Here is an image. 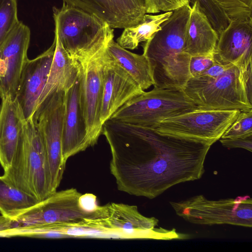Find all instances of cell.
I'll list each match as a JSON object with an SVG mask.
<instances>
[{
  "mask_svg": "<svg viewBox=\"0 0 252 252\" xmlns=\"http://www.w3.org/2000/svg\"><path fill=\"white\" fill-rule=\"evenodd\" d=\"M101 134L110 146V170L118 189L149 199L200 179L211 146L110 119L102 125Z\"/></svg>",
  "mask_w": 252,
  "mask_h": 252,
  "instance_id": "obj_1",
  "label": "cell"
},
{
  "mask_svg": "<svg viewBox=\"0 0 252 252\" xmlns=\"http://www.w3.org/2000/svg\"><path fill=\"white\" fill-rule=\"evenodd\" d=\"M191 5L173 11L161 29L143 46V53L153 70L154 86L182 89L191 78L190 56L184 51L185 39Z\"/></svg>",
  "mask_w": 252,
  "mask_h": 252,
  "instance_id": "obj_2",
  "label": "cell"
},
{
  "mask_svg": "<svg viewBox=\"0 0 252 252\" xmlns=\"http://www.w3.org/2000/svg\"><path fill=\"white\" fill-rule=\"evenodd\" d=\"M3 176L39 202L53 194L44 145L33 118L26 121L22 139Z\"/></svg>",
  "mask_w": 252,
  "mask_h": 252,
  "instance_id": "obj_3",
  "label": "cell"
},
{
  "mask_svg": "<svg viewBox=\"0 0 252 252\" xmlns=\"http://www.w3.org/2000/svg\"><path fill=\"white\" fill-rule=\"evenodd\" d=\"M109 36L70 56L74 60L80 80V98L87 127V145L93 146L102 133L100 112L102 94V73L109 41Z\"/></svg>",
  "mask_w": 252,
  "mask_h": 252,
  "instance_id": "obj_4",
  "label": "cell"
},
{
  "mask_svg": "<svg viewBox=\"0 0 252 252\" xmlns=\"http://www.w3.org/2000/svg\"><path fill=\"white\" fill-rule=\"evenodd\" d=\"M182 90L198 108L252 110L243 72L233 64L216 75L190 78Z\"/></svg>",
  "mask_w": 252,
  "mask_h": 252,
  "instance_id": "obj_5",
  "label": "cell"
},
{
  "mask_svg": "<svg viewBox=\"0 0 252 252\" xmlns=\"http://www.w3.org/2000/svg\"><path fill=\"white\" fill-rule=\"evenodd\" d=\"M197 108L182 89L154 86L133 97L110 118L123 123L155 128L166 119Z\"/></svg>",
  "mask_w": 252,
  "mask_h": 252,
  "instance_id": "obj_6",
  "label": "cell"
},
{
  "mask_svg": "<svg viewBox=\"0 0 252 252\" xmlns=\"http://www.w3.org/2000/svg\"><path fill=\"white\" fill-rule=\"evenodd\" d=\"M169 203L177 215L191 223L252 226V199L248 195L214 200L200 194Z\"/></svg>",
  "mask_w": 252,
  "mask_h": 252,
  "instance_id": "obj_7",
  "label": "cell"
},
{
  "mask_svg": "<svg viewBox=\"0 0 252 252\" xmlns=\"http://www.w3.org/2000/svg\"><path fill=\"white\" fill-rule=\"evenodd\" d=\"M81 193L75 189L56 191L14 219L18 227L57 224L63 226L87 227L89 219L101 215V206L88 212L79 204Z\"/></svg>",
  "mask_w": 252,
  "mask_h": 252,
  "instance_id": "obj_8",
  "label": "cell"
},
{
  "mask_svg": "<svg viewBox=\"0 0 252 252\" xmlns=\"http://www.w3.org/2000/svg\"><path fill=\"white\" fill-rule=\"evenodd\" d=\"M54 32L70 56L114 34L107 22L94 14L63 2L53 7Z\"/></svg>",
  "mask_w": 252,
  "mask_h": 252,
  "instance_id": "obj_9",
  "label": "cell"
},
{
  "mask_svg": "<svg viewBox=\"0 0 252 252\" xmlns=\"http://www.w3.org/2000/svg\"><path fill=\"white\" fill-rule=\"evenodd\" d=\"M240 111L197 108L164 120L154 129L161 133L200 140L212 145L221 138Z\"/></svg>",
  "mask_w": 252,
  "mask_h": 252,
  "instance_id": "obj_10",
  "label": "cell"
},
{
  "mask_svg": "<svg viewBox=\"0 0 252 252\" xmlns=\"http://www.w3.org/2000/svg\"><path fill=\"white\" fill-rule=\"evenodd\" d=\"M64 109V92H56L40 104L33 117L44 145L52 193L61 183L66 164L62 154Z\"/></svg>",
  "mask_w": 252,
  "mask_h": 252,
  "instance_id": "obj_11",
  "label": "cell"
},
{
  "mask_svg": "<svg viewBox=\"0 0 252 252\" xmlns=\"http://www.w3.org/2000/svg\"><path fill=\"white\" fill-rule=\"evenodd\" d=\"M144 92L115 62L107 49L102 73V94L100 112V121L102 126L124 104Z\"/></svg>",
  "mask_w": 252,
  "mask_h": 252,
  "instance_id": "obj_12",
  "label": "cell"
},
{
  "mask_svg": "<svg viewBox=\"0 0 252 252\" xmlns=\"http://www.w3.org/2000/svg\"><path fill=\"white\" fill-rule=\"evenodd\" d=\"M252 19L230 21L219 34L213 54L216 63L236 65L243 72L252 63Z\"/></svg>",
  "mask_w": 252,
  "mask_h": 252,
  "instance_id": "obj_13",
  "label": "cell"
},
{
  "mask_svg": "<svg viewBox=\"0 0 252 252\" xmlns=\"http://www.w3.org/2000/svg\"><path fill=\"white\" fill-rule=\"evenodd\" d=\"M31 31L22 21L11 32L0 47V57L6 62L7 71L0 77V97L1 99L16 98L21 75L28 60V50Z\"/></svg>",
  "mask_w": 252,
  "mask_h": 252,
  "instance_id": "obj_14",
  "label": "cell"
},
{
  "mask_svg": "<svg viewBox=\"0 0 252 252\" xmlns=\"http://www.w3.org/2000/svg\"><path fill=\"white\" fill-rule=\"evenodd\" d=\"M55 40L35 58L29 60L24 67L16 99L26 121L33 117L39 98L46 84L53 58Z\"/></svg>",
  "mask_w": 252,
  "mask_h": 252,
  "instance_id": "obj_15",
  "label": "cell"
},
{
  "mask_svg": "<svg viewBox=\"0 0 252 252\" xmlns=\"http://www.w3.org/2000/svg\"><path fill=\"white\" fill-rule=\"evenodd\" d=\"M87 145V127L82 108L80 80L64 92V109L62 134V154L63 161L85 151Z\"/></svg>",
  "mask_w": 252,
  "mask_h": 252,
  "instance_id": "obj_16",
  "label": "cell"
},
{
  "mask_svg": "<svg viewBox=\"0 0 252 252\" xmlns=\"http://www.w3.org/2000/svg\"><path fill=\"white\" fill-rule=\"evenodd\" d=\"M63 2L94 14L113 29L139 23L146 13L144 0H63Z\"/></svg>",
  "mask_w": 252,
  "mask_h": 252,
  "instance_id": "obj_17",
  "label": "cell"
},
{
  "mask_svg": "<svg viewBox=\"0 0 252 252\" xmlns=\"http://www.w3.org/2000/svg\"><path fill=\"white\" fill-rule=\"evenodd\" d=\"M0 106V163L4 170L10 165L22 139L26 120L15 98L1 99Z\"/></svg>",
  "mask_w": 252,
  "mask_h": 252,
  "instance_id": "obj_18",
  "label": "cell"
},
{
  "mask_svg": "<svg viewBox=\"0 0 252 252\" xmlns=\"http://www.w3.org/2000/svg\"><path fill=\"white\" fill-rule=\"evenodd\" d=\"M187 23L184 51L190 56L213 55L219 34L198 1L192 2Z\"/></svg>",
  "mask_w": 252,
  "mask_h": 252,
  "instance_id": "obj_19",
  "label": "cell"
},
{
  "mask_svg": "<svg viewBox=\"0 0 252 252\" xmlns=\"http://www.w3.org/2000/svg\"><path fill=\"white\" fill-rule=\"evenodd\" d=\"M102 207V216L98 220L102 229L151 231L158 225L157 219L142 215L136 206L111 203Z\"/></svg>",
  "mask_w": 252,
  "mask_h": 252,
  "instance_id": "obj_20",
  "label": "cell"
},
{
  "mask_svg": "<svg viewBox=\"0 0 252 252\" xmlns=\"http://www.w3.org/2000/svg\"><path fill=\"white\" fill-rule=\"evenodd\" d=\"M54 40V54L46 84L38 100L37 109L53 93L67 91L78 77V71L74 60L63 47L55 33Z\"/></svg>",
  "mask_w": 252,
  "mask_h": 252,
  "instance_id": "obj_21",
  "label": "cell"
},
{
  "mask_svg": "<svg viewBox=\"0 0 252 252\" xmlns=\"http://www.w3.org/2000/svg\"><path fill=\"white\" fill-rule=\"evenodd\" d=\"M107 49L115 62L143 91L154 85L153 68L145 55L128 51L118 44L114 39L108 43Z\"/></svg>",
  "mask_w": 252,
  "mask_h": 252,
  "instance_id": "obj_22",
  "label": "cell"
},
{
  "mask_svg": "<svg viewBox=\"0 0 252 252\" xmlns=\"http://www.w3.org/2000/svg\"><path fill=\"white\" fill-rule=\"evenodd\" d=\"M173 11L158 14L146 13L137 24L124 29L117 38V43L126 49L133 50L140 43L150 39L161 29L162 23L171 15Z\"/></svg>",
  "mask_w": 252,
  "mask_h": 252,
  "instance_id": "obj_23",
  "label": "cell"
},
{
  "mask_svg": "<svg viewBox=\"0 0 252 252\" xmlns=\"http://www.w3.org/2000/svg\"><path fill=\"white\" fill-rule=\"evenodd\" d=\"M38 202L35 198L10 184L3 175L0 176V212L2 215L15 219Z\"/></svg>",
  "mask_w": 252,
  "mask_h": 252,
  "instance_id": "obj_24",
  "label": "cell"
},
{
  "mask_svg": "<svg viewBox=\"0 0 252 252\" xmlns=\"http://www.w3.org/2000/svg\"><path fill=\"white\" fill-rule=\"evenodd\" d=\"M17 0H0V47L20 21Z\"/></svg>",
  "mask_w": 252,
  "mask_h": 252,
  "instance_id": "obj_25",
  "label": "cell"
},
{
  "mask_svg": "<svg viewBox=\"0 0 252 252\" xmlns=\"http://www.w3.org/2000/svg\"><path fill=\"white\" fill-rule=\"evenodd\" d=\"M229 22L252 19V0H213Z\"/></svg>",
  "mask_w": 252,
  "mask_h": 252,
  "instance_id": "obj_26",
  "label": "cell"
},
{
  "mask_svg": "<svg viewBox=\"0 0 252 252\" xmlns=\"http://www.w3.org/2000/svg\"><path fill=\"white\" fill-rule=\"evenodd\" d=\"M252 134V110L240 111L236 120L220 138H230Z\"/></svg>",
  "mask_w": 252,
  "mask_h": 252,
  "instance_id": "obj_27",
  "label": "cell"
},
{
  "mask_svg": "<svg viewBox=\"0 0 252 252\" xmlns=\"http://www.w3.org/2000/svg\"><path fill=\"white\" fill-rule=\"evenodd\" d=\"M198 1L201 8L205 13L218 34L228 25L229 21L213 0H191Z\"/></svg>",
  "mask_w": 252,
  "mask_h": 252,
  "instance_id": "obj_28",
  "label": "cell"
},
{
  "mask_svg": "<svg viewBox=\"0 0 252 252\" xmlns=\"http://www.w3.org/2000/svg\"><path fill=\"white\" fill-rule=\"evenodd\" d=\"M146 13L156 14L173 11L184 6L191 5V0H144Z\"/></svg>",
  "mask_w": 252,
  "mask_h": 252,
  "instance_id": "obj_29",
  "label": "cell"
},
{
  "mask_svg": "<svg viewBox=\"0 0 252 252\" xmlns=\"http://www.w3.org/2000/svg\"><path fill=\"white\" fill-rule=\"evenodd\" d=\"M215 63L213 55L190 56L189 71L191 78L199 76Z\"/></svg>",
  "mask_w": 252,
  "mask_h": 252,
  "instance_id": "obj_30",
  "label": "cell"
},
{
  "mask_svg": "<svg viewBox=\"0 0 252 252\" xmlns=\"http://www.w3.org/2000/svg\"><path fill=\"white\" fill-rule=\"evenodd\" d=\"M222 145L227 148H242L252 151V134L230 138H220Z\"/></svg>",
  "mask_w": 252,
  "mask_h": 252,
  "instance_id": "obj_31",
  "label": "cell"
},
{
  "mask_svg": "<svg viewBox=\"0 0 252 252\" xmlns=\"http://www.w3.org/2000/svg\"><path fill=\"white\" fill-rule=\"evenodd\" d=\"M79 202L81 207L88 212H95L99 206L97 204L96 197L91 193L81 194Z\"/></svg>",
  "mask_w": 252,
  "mask_h": 252,
  "instance_id": "obj_32",
  "label": "cell"
},
{
  "mask_svg": "<svg viewBox=\"0 0 252 252\" xmlns=\"http://www.w3.org/2000/svg\"><path fill=\"white\" fill-rule=\"evenodd\" d=\"M252 63L248 67L247 69L243 72V78L248 98L250 102L252 104Z\"/></svg>",
  "mask_w": 252,
  "mask_h": 252,
  "instance_id": "obj_33",
  "label": "cell"
},
{
  "mask_svg": "<svg viewBox=\"0 0 252 252\" xmlns=\"http://www.w3.org/2000/svg\"><path fill=\"white\" fill-rule=\"evenodd\" d=\"M7 71V65L5 61L0 57V77H3Z\"/></svg>",
  "mask_w": 252,
  "mask_h": 252,
  "instance_id": "obj_34",
  "label": "cell"
}]
</instances>
